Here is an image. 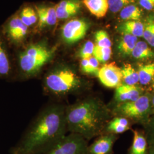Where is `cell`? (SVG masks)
<instances>
[{
  "label": "cell",
  "mask_w": 154,
  "mask_h": 154,
  "mask_svg": "<svg viewBox=\"0 0 154 154\" xmlns=\"http://www.w3.org/2000/svg\"><path fill=\"white\" fill-rule=\"evenodd\" d=\"M43 84L46 92L57 97H63L80 93L88 87V82L72 67L64 66L48 72Z\"/></svg>",
  "instance_id": "obj_3"
},
{
  "label": "cell",
  "mask_w": 154,
  "mask_h": 154,
  "mask_svg": "<svg viewBox=\"0 0 154 154\" xmlns=\"http://www.w3.org/2000/svg\"><path fill=\"white\" fill-rule=\"evenodd\" d=\"M95 45L93 42L88 41L83 45L79 50V56L82 59H88L93 56L94 49Z\"/></svg>",
  "instance_id": "obj_29"
},
{
  "label": "cell",
  "mask_w": 154,
  "mask_h": 154,
  "mask_svg": "<svg viewBox=\"0 0 154 154\" xmlns=\"http://www.w3.org/2000/svg\"><path fill=\"white\" fill-rule=\"evenodd\" d=\"M148 44H149L150 46H151L152 47L154 48V29L153 32L152 33L150 38L149 39V41H147Z\"/></svg>",
  "instance_id": "obj_33"
},
{
  "label": "cell",
  "mask_w": 154,
  "mask_h": 154,
  "mask_svg": "<svg viewBox=\"0 0 154 154\" xmlns=\"http://www.w3.org/2000/svg\"><path fill=\"white\" fill-rule=\"evenodd\" d=\"M131 55L137 60H147L154 57V51L146 42L138 41Z\"/></svg>",
  "instance_id": "obj_20"
},
{
  "label": "cell",
  "mask_w": 154,
  "mask_h": 154,
  "mask_svg": "<svg viewBox=\"0 0 154 154\" xmlns=\"http://www.w3.org/2000/svg\"><path fill=\"white\" fill-rule=\"evenodd\" d=\"M139 4L144 9L150 11L154 8V0H139Z\"/></svg>",
  "instance_id": "obj_31"
},
{
  "label": "cell",
  "mask_w": 154,
  "mask_h": 154,
  "mask_svg": "<svg viewBox=\"0 0 154 154\" xmlns=\"http://www.w3.org/2000/svg\"><path fill=\"white\" fill-rule=\"evenodd\" d=\"M88 29L87 23L74 19L67 22L62 28V37L66 43L72 44L83 38Z\"/></svg>",
  "instance_id": "obj_8"
},
{
  "label": "cell",
  "mask_w": 154,
  "mask_h": 154,
  "mask_svg": "<svg viewBox=\"0 0 154 154\" xmlns=\"http://www.w3.org/2000/svg\"><path fill=\"white\" fill-rule=\"evenodd\" d=\"M97 76L100 83L108 88H116L122 82L121 69L114 62L104 64L99 68Z\"/></svg>",
  "instance_id": "obj_7"
},
{
  "label": "cell",
  "mask_w": 154,
  "mask_h": 154,
  "mask_svg": "<svg viewBox=\"0 0 154 154\" xmlns=\"http://www.w3.org/2000/svg\"><path fill=\"white\" fill-rule=\"evenodd\" d=\"M44 154H90L88 140L74 133L66 135L46 149Z\"/></svg>",
  "instance_id": "obj_6"
},
{
  "label": "cell",
  "mask_w": 154,
  "mask_h": 154,
  "mask_svg": "<svg viewBox=\"0 0 154 154\" xmlns=\"http://www.w3.org/2000/svg\"><path fill=\"white\" fill-rule=\"evenodd\" d=\"M83 2L91 13L98 18L105 16L109 9L108 0H83Z\"/></svg>",
  "instance_id": "obj_17"
},
{
  "label": "cell",
  "mask_w": 154,
  "mask_h": 154,
  "mask_svg": "<svg viewBox=\"0 0 154 154\" xmlns=\"http://www.w3.org/2000/svg\"><path fill=\"white\" fill-rule=\"evenodd\" d=\"M122 83L127 85H137L139 83V75L136 70L130 63H125L122 67Z\"/></svg>",
  "instance_id": "obj_21"
},
{
  "label": "cell",
  "mask_w": 154,
  "mask_h": 154,
  "mask_svg": "<svg viewBox=\"0 0 154 154\" xmlns=\"http://www.w3.org/2000/svg\"><path fill=\"white\" fill-rule=\"evenodd\" d=\"M19 17L22 22L27 26L32 25L37 21L36 13L33 9L30 7L23 8Z\"/></svg>",
  "instance_id": "obj_26"
},
{
  "label": "cell",
  "mask_w": 154,
  "mask_h": 154,
  "mask_svg": "<svg viewBox=\"0 0 154 154\" xmlns=\"http://www.w3.org/2000/svg\"><path fill=\"white\" fill-rule=\"evenodd\" d=\"M110 11L116 13L121 11L125 6L130 5L133 0H108Z\"/></svg>",
  "instance_id": "obj_28"
},
{
  "label": "cell",
  "mask_w": 154,
  "mask_h": 154,
  "mask_svg": "<svg viewBox=\"0 0 154 154\" xmlns=\"http://www.w3.org/2000/svg\"><path fill=\"white\" fill-rule=\"evenodd\" d=\"M145 90L137 85H127L121 83L116 88L114 102L115 106L137 100L145 93Z\"/></svg>",
  "instance_id": "obj_9"
},
{
  "label": "cell",
  "mask_w": 154,
  "mask_h": 154,
  "mask_svg": "<svg viewBox=\"0 0 154 154\" xmlns=\"http://www.w3.org/2000/svg\"><path fill=\"white\" fill-rule=\"evenodd\" d=\"M81 70L85 74L94 75L88 59H82V61L81 62Z\"/></svg>",
  "instance_id": "obj_30"
},
{
  "label": "cell",
  "mask_w": 154,
  "mask_h": 154,
  "mask_svg": "<svg viewBox=\"0 0 154 154\" xmlns=\"http://www.w3.org/2000/svg\"><path fill=\"white\" fill-rule=\"evenodd\" d=\"M54 52V49L49 48L44 44L30 45L18 56V63L21 73L26 77L34 76L51 60Z\"/></svg>",
  "instance_id": "obj_4"
},
{
  "label": "cell",
  "mask_w": 154,
  "mask_h": 154,
  "mask_svg": "<svg viewBox=\"0 0 154 154\" xmlns=\"http://www.w3.org/2000/svg\"><path fill=\"white\" fill-rule=\"evenodd\" d=\"M142 14V11L138 6L131 4L125 6L120 12L122 19L127 21H139Z\"/></svg>",
  "instance_id": "obj_22"
},
{
  "label": "cell",
  "mask_w": 154,
  "mask_h": 154,
  "mask_svg": "<svg viewBox=\"0 0 154 154\" xmlns=\"http://www.w3.org/2000/svg\"><path fill=\"white\" fill-rule=\"evenodd\" d=\"M133 134L132 144L127 154H147L149 145L144 132L135 130Z\"/></svg>",
  "instance_id": "obj_13"
},
{
  "label": "cell",
  "mask_w": 154,
  "mask_h": 154,
  "mask_svg": "<svg viewBox=\"0 0 154 154\" xmlns=\"http://www.w3.org/2000/svg\"><path fill=\"white\" fill-rule=\"evenodd\" d=\"M36 10L39 17V26L54 25L58 19L55 7L37 6Z\"/></svg>",
  "instance_id": "obj_15"
},
{
  "label": "cell",
  "mask_w": 154,
  "mask_h": 154,
  "mask_svg": "<svg viewBox=\"0 0 154 154\" xmlns=\"http://www.w3.org/2000/svg\"><path fill=\"white\" fill-rule=\"evenodd\" d=\"M28 26L21 20L19 16L11 17L4 27L6 37L13 43H18L27 33Z\"/></svg>",
  "instance_id": "obj_10"
},
{
  "label": "cell",
  "mask_w": 154,
  "mask_h": 154,
  "mask_svg": "<svg viewBox=\"0 0 154 154\" xmlns=\"http://www.w3.org/2000/svg\"><path fill=\"white\" fill-rule=\"evenodd\" d=\"M79 8L80 3L77 0H63L55 7L58 19H66L75 15Z\"/></svg>",
  "instance_id": "obj_12"
},
{
  "label": "cell",
  "mask_w": 154,
  "mask_h": 154,
  "mask_svg": "<svg viewBox=\"0 0 154 154\" xmlns=\"http://www.w3.org/2000/svg\"><path fill=\"white\" fill-rule=\"evenodd\" d=\"M67 131L77 134L87 140L105 133L112 118L109 106L98 97H88L66 107Z\"/></svg>",
  "instance_id": "obj_2"
},
{
  "label": "cell",
  "mask_w": 154,
  "mask_h": 154,
  "mask_svg": "<svg viewBox=\"0 0 154 154\" xmlns=\"http://www.w3.org/2000/svg\"><path fill=\"white\" fill-rule=\"evenodd\" d=\"M130 128V121L127 118L121 116H114L107 124L105 132L114 134L126 132Z\"/></svg>",
  "instance_id": "obj_16"
},
{
  "label": "cell",
  "mask_w": 154,
  "mask_h": 154,
  "mask_svg": "<svg viewBox=\"0 0 154 154\" xmlns=\"http://www.w3.org/2000/svg\"><path fill=\"white\" fill-rule=\"evenodd\" d=\"M151 95L152 93H145L135 101L114 106L113 109H111L112 115L123 117L143 125L151 116Z\"/></svg>",
  "instance_id": "obj_5"
},
{
  "label": "cell",
  "mask_w": 154,
  "mask_h": 154,
  "mask_svg": "<svg viewBox=\"0 0 154 154\" xmlns=\"http://www.w3.org/2000/svg\"><path fill=\"white\" fill-rule=\"evenodd\" d=\"M147 154H154V149L149 147Z\"/></svg>",
  "instance_id": "obj_34"
},
{
  "label": "cell",
  "mask_w": 154,
  "mask_h": 154,
  "mask_svg": "<svg viewBox=\"0 0 154 154\" xmlns=\"http://www.w3.org/2000/svg\"><path fill=\"white\" fill-rule=\"evenodd\" d=\"M65 110L64 106L54 104L41 111L13 154L43 153L63 138L68 132Z\"/></svg>",
  "instance_id": "obj_1"
},
{
  "label": "cell",
  "mask_w": 154,
  "mask_h": 154,
  "mask_svg": "<svg viewBox=\"0 0 154 154\" xmlns=\"http://www.w3.org/2000/svg\"><path fill=\"white\" fill-rule=\"evenodd\" d=\"M138 42V37L128 33H123L118 46V49L122 55H131L132 50Z\"/></svg>",
  "instance_id": "obj_18"
},
{
  "label": "cell",
  "mask_w": 154,
  "mask_h": 154,
  "mask_svg": "<svg viewBox=\"0 0 154 154\" xmlns=\"http://www.w3.org/2000/svg\"><path fill=\"white\" fill-rule=\"evenodd\" d=\"M144 134L147 140L149 147L154 149V114L149 117V120L143 125Z\"/></svg>",
  "instance_id": "obj_24"
},
{
  "label": "cell",
  "mask_w": 154,
  "mask_h": 154,
  "mask_svg": "<svg viewBox=\"0 0 154 154\" xmlns=\"http://www.w3.org/2000/svg\"><path fill=\"white\" fill-rule=\"evenodd\" d=\"M95 45L102 48H111L112 43L110 37L106 32L99 30L95 34Z\"/></svg>",
  "instance_id": "obj_27"
},
{
  "label": "cell",
  "mask_w": 154,
  "mask_h": 154,
  "mask_svg": "<svg viewBox=\"0 0 154 154\" xmlns=\"http://www.w3.org/2000/svg\"><path fill=\"white\" fill-rule=\"evenodd\" d=\"M124 33L130 34L137 37H143L144 25L139 21H127L123 25Z\"/></svg>",
  "instance_id": "obj_23"
},
{
  "label": "cell",
  "mask_w": 154,
  "mask_h": 154,
  "mask_svg": "<svg viewBox=\"0 0 154 154\" xmlns=\"http://www.w3.org/2000/svg\"><path fill=\"white\" fill-rule=\"evenodd\" d=\"M12 67L9 54L5 42L0 38V78H8L11 75Z\"/></svg>",
  "instance_id": "obj_14"
},
{
  "label": "cell",
  "mask_w": 154,
  "mask_h": 154,
  "mask_svg": "<svg viewBox=\"0 0 154 154\" xmlns=\"http://www.w3.org/2000/svg\"><path fill=\"white\" fill-rule=\"evenodd\" d=\"M111 54V48H102L95 45L93 57L99 61V63H106L107 62L110 60Z\"/></svg>",
  "instance_id": "obj_25"
},
{
  "label": "cell",
  "mask_w": 154,
  "mask_h": 154,
  "mask_svg": "<svg viewBox=\"0 0 154 154\" xmlns=\"http://www.w3.org/2000/svg\"><path fill=\"white\" fill-rule=\"evenodd\" d=\"M118 139L116 134L105 132L88 146L90 154H112L113 146Z\"/></svg>",
  "instance_id": "obj_11"
},
{
  "label": "cell",
  "mask_w": 154,
  "mask_h": 154,
  "mask_svg": "<svg viewBox=\"0 0 154 154\" xmlns=\"http://www.w3.org/2000/svg\"><path fill=\"white\" fill-rule=\"evenodd\" d=\"M151 116L154 114V92L151 95Z\"/></svg>",
  "instance_id": "obj_32"
},
{
  "label": "cell",
  "mask_w": 154,
  "mask_h": 154,
  "mask_svg": "<svg viewBox=\"0 0 154 154\" xmlns=\"http://www.w3.org/2000/svg\"><path fill=\"white\" fill-rule=\"evenodd\" d=\"M139 83L142 86H148L154 82V63L139 64L138 68Z\"/></svg>",
  "instance_id": "obj_19"
}]
</instances>
